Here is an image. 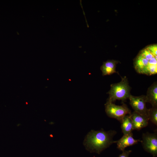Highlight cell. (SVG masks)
Listing matches in <instances>:
<instances>
[{
    "instance_id": "6da1fadb",
    "label": "cell",
    "mask_w": 157,
    "mask_h": 157,
    "mask_svg": "<svg viewBox=\"0 0 157 157\" xmlns=\"http://www.w3.org/2000/svg\"><path fill=\"white\" fill-rule=\"evenodd\" d=\"M117 133L115 130L106 131L103 129L92 130L87 135L84 142L86 149L90 152L100 154L111 145L116 142L113 138Z\"/></svg>"
},
{
    "instance_id": "7a4b0ae2",
    "label": "cell",
    "mask_w": 157,
    "mask_h": 157,
    "mask_svg": "<svg viewBox=\"0 0 157 157\" xmlns=\"http://www.w3.org/2000/svg\"><path fill=\"white\" fill-rule=\"evenodd\" d=\"M131 87L126 76L122 77L119 82L111 84L110 88L107 93L109 96L107 101L113 103L116 100L124 101L131 95Z\"/></svg>"
},
{
    "instance_id": "3957f363",
    "label": "cell",
    "mask_w": 157,
    "mask_h": 157,
    "mask_svg": "<svg viewBox=\"0 0 157 157\" xmlns=\"http://www.w3.org/2000/svg\"><path fill=\"white\" fill-rule=\"evenodd\" d=\"M136 71L140 74L151 75L157 73V59L155 57L147 59L139 53L134 61Z\"/></svg>"
},
{
    "instance_id": "277c9868",
    "label": "cell",
    "mask_w": 157,
    "mask_h": 157,
    "mask_svg": "<svg viewBox=\"0 0 157 157\" xmlns=\"http://www.w3.org/2000/svg\"><path fill=\"white\" fill-rule=\"evenodd\" d=\"M105 106L107 115L110 118L116 119L120 122L125 116L131 113V110L123 102L122 105L119 106L107 101Z\"/></svg>"
},
{
    "instance_id": "5b68a950",
    "label": "cell",
    "mask_w": 157,
    "mask_h": 157,
    "mask_svg": "<svg viewBox=\"0 0 157 157\" xmlns=\"http://www.w3.org/2000/svg\"><path fill=\"white\" fill-rule=\"evenodd\" d=\"M141 141L142 146L145 151L151 154L153 157L157 156V134L156 132L143 133Z\"/></svg>"
},
{
    "instance_id": "8992f818",
    "label": "cell",
    "mask_w": 157,
    "mask_h": 157,
    "mask_svg": "<svg viewBox=\"0 0 157 157\" xmlns=\"http://www.w3.org/2000/svg\"><path fill=\"white\" fill-rule=\"evenodd\" d=\"M129 99L130 104L134 111L149 118V109L146 106L145 95L135 96L131 94Z\"/></svg>"
},
{
    "instance_id": "52a82bcc",
    "label": "cell",
    "mask_w": 157,
    "mask_h": 157,
    "mask_svg": "<svg viewBox=\"0 0 157 157\" xmlns=\"http://www.w3.org/2000/svg\"><path fill=\"white\" fill-rule=\"evenodd\" d=\"M139 142H141V141L134 139L132 132L130 133L124 134L120 139L117 141L116 143L117 149L123 151L127 147L135 145Z\"/></svg>"
},
{
    "instance_id": "ba28073f",
    "label": "cell",
    "mask_w": 157,
    "mask_h": 157,
    "mask_svg": "<svg viewBox=\"0 0 157 157\" xmlns=\"http://www.w3.org/2000/svg\"><path fill=\"white\" fill-rule=\"evenodd\" d=\"M130 116L132 121L133 130H139L147 126L149 120L148 117L134 111Z\"/></svg>"
},
{
    "instance_id": "9c48e42d",
    "label": "cell",
    "mask_w": 157,
    "mask_h": 157,
    "mask_svg": "<svg viewBox=\"0 0 157 157\" xmlns=\"http://www.w3.org/2000/svg\"><path fill=\"white\" fill-rule=\"evenodd\" d=\"M146 102L150 103L152 107H157V83H153L148 89L145 95Z\"/></svg>"
},
{
    "instance_id": "30bf717a",
    "label": "cell",
    "mask_w": 157,
    "mask_h": 157,
    "mask_svg": "<svg viewBox=\"0 0 157 157\" xmlns=\"http://www.w3.org/2000/svg\"><path fill=\"white\" fill-rule=\"evenodd\" d=\"M118 63V61L113 60L104 62L100 67L102 76L110 75L114 73H117L116 68Z\"/></svg>"
},
{
    "instance_id": "8fae6325",
    "label": "cell",
    "mask_w": 157,
    "mask_h": 157,
    "mask_svg": "<svg viewBox=\"0 0 157 157\" xmlns=\"http://www.w3.org/2000/svg\"><path fill=\"white\" fill-rule=\"evenodd\" d=\"M130 115L125 116L120 122L121 124V128L123 134L131 133L133 130V124Z\"/></svg>"
},
{
    "instance_id": "7c38bea8",
    "label": "cell",
    "mask_w": 157,
    "mask_h": 157,
    "mask_svg": "<svg viewBox=\"0 0 157 157\" xmlns=\"http://www.w3.org/2000/svg\"><path fill=\"white\" fill-rule=\"evenodd\" d=\"M148 117L153 123L157 125V107H152L149 109Z\"/></svg>"
},
{
    "instance_id": "4fadbf2b",
    "label": "cell",
    "mask_w": 157,
    "mask_h": 157,
    "mask_svg": "<svg viewBox=\"0 0 157 157\" xmlns=\"http://www.w3.org/2000/svg\"><path fill=\"white\" fill-rule=\"evenodd\" d=\"M146 48L157 59V46L156 44L149 45Z\"/></svg>"
},
{
    "instance_id": "5bb4252c",
    "label": "cell",
    "mask_w": 157,
    "mask_h": 157,
    "mask_svg": "<svg viewBox=\"0 0 157 157\" xmlns=\"http://www.w3.org/2000/svg\"><path fill=\"white\" fill-rule=\"evenodd\" d=\"M131 152L132 151L131 150H125L122 151V154H120L118 157H128Z\"/></svg>"
}]
</instances>
